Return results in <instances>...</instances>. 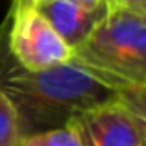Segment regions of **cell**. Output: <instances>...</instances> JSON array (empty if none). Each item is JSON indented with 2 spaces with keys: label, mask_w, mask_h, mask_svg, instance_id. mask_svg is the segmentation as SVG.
Returning <instances> with one entry per match:
<instances>
[{
  "label": "cell",
  "mask_w": 146,
  "mask_h": 146,
  "mask_svg": "<svg viewBox=\"0 0 146 146\" xmlns=\"http://www.w3.org/2000/svg\"><path fill=\"white\" fill-rule=\"evenodd\" d=\"M7 22L0 28V87L19 117L22 139L65 128L74 115L115 100L117 93L74 63L26 70L7 50Z\"/></svg>",
  "instance_id": "cell-1"
},
{
  "label": "cell",
  "mask_w": 146,
  "mask_h": 146,
  "mask_svg": "<svg viewBox=\"0 0 146 146\" xmlns=\"http://www.w3.org/2000/svg\"><path fill=\"white\" fill-rule=\"evenodd\" d=\"M70 63L115 93L146 89V17L107 4Z\"/></svg>",
  "instance_id": "cell-2"
},
{
  "label": "cell",
  "mask_w": 146,
  "mask_h": 146,
  "mask_svg": "<svg viewBox=\"0 0 146 146\" xmlns=\"http://www.w3.org/2000/svg\"><path fill=\"white\" fill-rule=\"evenodd\" d=\"M7 26V50L22 68L37 72L70 61L72 48L32 4L13 0Z\"/></svg>",
  "instance_id": "cell-3"
},
{
  "label": "cell",
  "mask_w": 146,
  "mask_h": 146,
  "mask_svg": "<svg viewBox=\"0 0 146 146\" xmlns=\"http://www.w3.org/2000/svg\"><path fill=\"white\" fill-rule=\"evenodd\" d=\"M82 146H143L131 117L115 100L74 115L68 124Z\"/></svg>",
  "instance_id": "cell-4"
},
{
  "label": "cell",
  "mask_w": 146,
  "mask_h": 146,
  "mask_svg": "<svg viewBox=\"0 0 146 146\" xmlns=\"http://www.w3.org/2000/svg\"><path fill=\"white\" fill-rule=\"evenodd\" d=\"M22 2L32 4L72 50L85 41V37L98 24L107 9V4L100 7H85L76 0H22Z\"/></svg>",
  "instance_id": "cell-5"
},
{
  "label": "cell",
  "mask_w": 146,
  "mask_h": 146,
  "mask_svg": "<svg viewBox=\"0 0 146 146\" xmlns=\"http://www.w3.org/2000/svg\"><path fill=\"white\" fill-rule=\"evenodd\" d=\"M22 141L17 111L0 87V146H22Z\"/></svg>",
  "instance_id": "cell-6"
},
{
  "label": "cell",
  "mask_w": 146,
  "mask_h": 146,
  "mask_svg": "<svg viewBox=\"0 0 146 146\" xmlns=\"http://www.w3.org/2000/svg\"><path fill=\"white\" fill-rule=\"evenodd\" d=\"M117 100L126 113L131 117L135 128L139 129L143 146H146V89H133L117 93Z\"/></svg>",
  "instance_id": "cell-7"
},
{
  "label": "cell",
  "mask_w": 146,
  "mask_h": 146,
  "mask_svg": "<svg viewBox=\"0 0 146 146\" xmlns=\"http://www.w3.org/2000/svg\"><path fill=\"white\" fill-rule=\"evenodd\" d=\"M22 146H82V144H80L74 129L70 126H65V128L50 129V131L26 137L22 141Z\"/></svg>",
  "instance_id": "cell-8"
},
{
  "label": "cell",
  "mask_w": 146,
  "mask_h": 146,
  "mask_svg": "<svg viewBox=\"0 0 146 146\" xmlns=\"http://www.w3.org/2000/svg\"><path fill=\"white\" fill-rule=\"evenodd\" d=\"M106 2L113 7H118V9L146 17V0H106Z\"/></svg>",
  "instance_id": "cell-9"
},
{
  "label": "cell",
  "mask_w": 146,
  "mask_h": 146,
  "mask_svg": "<svg viewBox=\"0 0 146 146\" xmlns=\"http://www.w3.org/2000/svg\"><path fill=\"white\" fill-rule=\"evenodd\" d=\"M76 2H80L85 7H100V6L106 4V0H76Z\"/></svg>",
  "instance_id": "cell-10"
}]
</instances>
